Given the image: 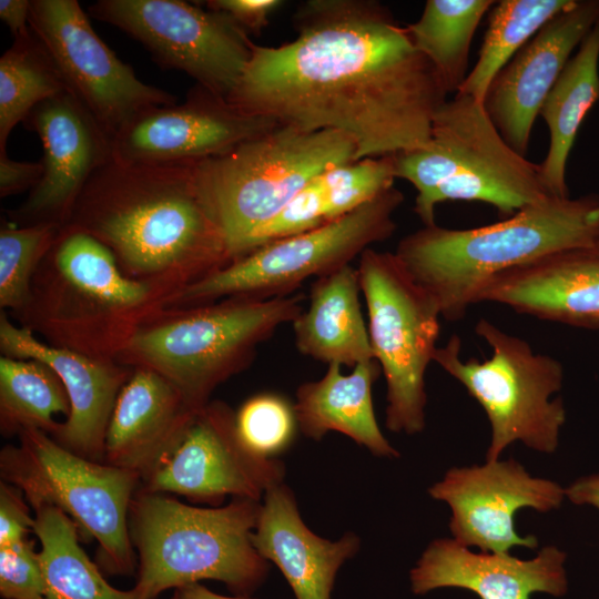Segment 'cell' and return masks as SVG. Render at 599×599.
<instances>
[{"label": "cell", "mask_w": 599, "mask_h": 599, "mask_svg": "<svg viewBox=\"0 0 599 599\" xmlns=\"http://www.w3.org/2000/svg\"><path fill=\"white\" fill-rule=\"evenodd\" d=\"M296 38L252 43L226 100L240 111L305 130H335L356 160L428 143L447 91L405 26L373 0H307L294 16Z\"/></svg>", "instance_id": "6da1fadb"}, {"label": "cell", "mask_w": 599, "mask_h": 599, "mask_svg": "<svg viewBox=\"0 0 599 599\" xmlns=\"http://www.w3.org/2000/svg\"><path fill=\"white\" fill-rule=\"evenodd\" d=\"M195 162L112 156L91 176L67 224L104 244L129 277L175 295L231 262L200 191Z\"/></svg>", "instance_id": "7a4b0ae2"}, {"label": "cell", "mask_w": 599, "mask_h": 599, "mask_svg": "<svg viewBox=\"0 0 599 599\" xmlns=\"http://www.w3.org/2000/svg\"><path fill=\"white\" fill-rule=\"evenodd\" d=\"M599 195L548 196L502 221L466 230L437 224L404 236L394 252L447 321L463 318L497 275L566 250L596 248Z\"/></svg>", "instance_id": "3957f363"}, {"label": "cell", "mask_w": 599, "mask_h": 599, "mask_svg": "<svg viewBox=\"0 0 599 599\" xmlns=\"http://www.w3.org/2000/svg\"><path fill=\"white\" fill-rule=\"evenodd\" d=\"M174 292L134 280L89 233L65 224L35 271L27 304L11 314L45 343L116 361L136 329Z\"/></svg>", "instance_id": "277c9868"}, {"label": "cell", "mask_w": 599, "mask_h": 599, "mask_svg": "<svg viewBox=\"0 0 599 599\" xmlns=\"http://www.w3.org/2000/svg\"><path fill=\"white\" fill-rule=\"evenodd\" d=\"M260 509V501L247 498L197 507L138 487L129 509L139 558L133 589L142 599H155L169 589L216 580L248 597L268 572V561L252 542Z\"/></svg>", "instance_id": "5b68a950"}, {"label": "cell", "mask_w": 599, "mask_h": 599, "mask_svg": "<svg viewBox=\"0 0 599 599\" xmlns=\"http://www.w3.org/2000/svg\"><path fill=\"white\" fill-rule=\"evenodd\" d=\"M304 295L233 296L166 306L134 333L116 362L155 372L199 410L212 393L253 362L258 346L302 313Z\"/></svg>", "instance_id": "8992f818"}, {"label": "cell", "mask_w": 599, "mask_h": 599, "mask_svg": "<svg viewBox=\"0 0 599 599\" xmlns=\"http://www.w3.org/2000/svg\"><path fill=\"white\" fill-rule=\"evenodd\" d=\"M393 160L395 177L417 191L424 226L436 224V206L447 201L487 203L509 217L550 196L539 164L507 144L481 102L460 93L436 111L427 144Z\"/></svg>", "instance_id": "52a82bcc"}, {"label": "cell", "mask_w": 599, "mask_h": 599, "mask_svg": "<svg viewBox=\"0 0 599 599\" xmlns=\"http://www.w3.org/2000/svg\"><path fill=\"white\" fill-rule=\"evenodd\" d=\"M345 133L277 123L220 154L195 162L202 196L221 227L231 262L250 237L322 172L356 162ZM230 262V263H231Z\"/></svg>", "instance_id": "ba28073f"}, {"label": "cell", "mask_w": 599, "mask_h": 599, "mask_svg": "<svg viewBox=\"0 0 599 599\" xmlns=\"http://www.w3.org/2000/svg\"><path fill=\"white\" fill-rule=\"evenodd\" d=\"M18 445L0 451L1 480L18 487L32 509L53 506L68 515L81 536L99 544L101 568L130 576L138 565L129 534V509L140 486L138 474L77 455L49 434L27 429Z\"/></svg>", "instance_id": "9c48e42d"}, {"label": "cell", "mask_w": 599, "mask_h": 599, "mask_svg": "<svg viewBox=\"0 0 599 599\" xmlns=\"http://www.w3.org/2000/svg\"><path fill=\"white\" fill-rule=\"evenodd\" d=\"M476 334L491 348L489 358L463 359L461 339L449 337L437 347L434 362L456 378L485 410L491 426L487 461L510 444L522 441L541 453H554L566 420L561 398L550 400L562 385L564 369L556 358L534 353L522 338L481 318Z\"/></svg>", "instance_id": "30bf717a"}, {"label": "cell", "mask_w": 599, "mask_h": 599, "mask_svg": "<svg viewBox=\"0 0 599 599\" xmlns=\"http://www.w3.org/2000/svg\"><path fill=\"white\" fill-rule=\"evenodd\" d=\"M361 292L375 361L386 382L385 426L415 435L426 424V370L437 349L440 311L395 253L372 247L359 255Z\"/></svg>", "instance_id": "8fae6325"}, {"label": "cell", "mask_w": 599, "mask_h": 599, "mask_svg": "<svg viewBox=\"0 0 599 599\" xmlns=\"http://www.w3.org/2000/svg\"><path fill=\"white\" fill-rule=\"evenodd\" d=\"M404 202L392 186L347 215L318 229L266 243L186 286L166 306H192L233 296L271 298L293 294L309 277L325 276L396 230Z\"/></svg>", "instance_id": "7c38bea8"}, {"label": "cell", "mask_w": 599, "mask_h": 599, "mask_svg": "<svg viewBox=\"0 0 599 599\" xmlns=\"http://www.w3.org/2000/svg\"><path fill=\"white\" fill-rule=\"evenodd\" d=\"M91 17L140 41L166 68L227 98L250 58L253 41L229 16L181 0H99Z\"/></svg>", "instance_id": "4fadbf2b"}, {"label": "cell", "mask_w": 599, "mask_h": 599, "mask_svg": "<svg viewBox=\"0 0 599 599\" xmlns=\"http://www.w3.org/2000/svg\"><path fill=\"white\" fill-rule=\"evenodd\" d=\"M29 26L67 90L113 136L144 111L176 98L138 79L92 28L77 0H32Z\"/></svg>", "instance_id": "5bb4252c"}, {"label": "cell", "mask_w": 599, "mask_h": 599, "mask_svg": "<svg viewBox=\"0 0 599 599\" xmlns=\"http://www.w3.org/2000/svg\"><path fill=\"white\" fill-rule=\"evenodd\" d=\"M285 467L277 458L261 456L240 438L235 412L224 402L200 408L182 436L139 489L220 504L226 496L260 501L283 484Z\"/></svg>", "instance_id": "9a60e30c"}, {"label": "cell", "mask_w": 599, "mask_h": 599, "mask_svg": "<svg viewBox=\"0 0 599 599\" xmlns=\"http://www.w3.org/2000/svg\"><path fill=\"white\" fill-rule=\"evenodd\" d=\"M428 493L450 507L449 529L456 541L494 554H509L515 546L537 548L534 535L517 532L516 512L526 507L547 512L565 497L561 486L531 477L515 459L451 468Z\"/></svg>", "instance_id": "2e32d148"}, {"label": "cell", "mask_w": 599, "mask_h": 599, "mask_svg": "<svg viewBox=\"0 0 599 599\" xmlns=\"http://www.w3.org/2000/svg\"><path fill=\"white\" fill-rule=\"evenodd\" d=\"M43 146V175L9 223L65 225L91 176L112 158V138L68 90L39 103L23 121Z\"/></svg>", "instance_id": "e0dca14e"}, {"label": "cell", "mask_w": 599, "mask_h": 599, "mask_svg": "<svg viewBox=\"0 0 599 599\" xmlns=\"http://www.w3.org/2000/svg\"><path fill=\"white\" fill-rule=\"evenodd\" d=\"M278 122L244 113L196 84L182 104L139 114L112 139V156L131 163L200 161L255 138Z\"/></svg>", "instance_id": "ac0fdd59"}, {"label": "cell", "mask_w": 599, "mask_h": 599, "mask_svg": "<svg viewBox=\"0 0 599 599\" xmlns=\"http://www.w3.org/2000/svg\"><path fill=\"white\" fill-rule=\"evenodd\" d=\"M599 21V0H576L541 28L502 68L483 101L517 153L526 155L540 108L572 51Z\"/></svg>", "instance_id": "d6986e66"}, {"label": "cell", "mask_w": 599, "mask_h": 599, "mask_svg": "<svg viewBox=\"0 0 599 599\" xmlns=\"http://www.w3.org/2000/svg\"><path fill=\"white\" fill-rule=\"evenodd\" d=\"M0 351L12 358L41 361L58 374L70 399V414L51 437L77 455L103 461L108 425L133 368L42 342L27 327L13 323L3 309Z\"/></svg>", "instance_id": "ffe728a7"}, {"label": "cell", "mask_w": 599, "mask_h": 599, "mask_svg": "<svg viewBox=\"0 0 599 599\" xmlns=\"http://www.w3.org/2000/svg\"><path fill=\"white\" fill-rule=\"evenodd\" d=\"M565 560L566 554L554 546L521 560L509 554H475L455 539H436L410 570L412 590L425 595L463 588L480 599H530L535 592L560 597L567 591Z\"/></svg>", "instance_id": "44dd1931"}, {"label": "cell", "mask_w": 599, "mask_h": 599, "mask_svg": "<svg viewBox=\"0 0 599 599\" xmlns=\"http://www.w3.org/2000/svg\"><path fill=\"white\" fill-rule=\"evenodd\" d=\"M478 302L583 328H599V251L548 254L494 277Z\"/></svg>", "instance_id": "7402d4cb"}, {"label": "cell", "mask_w": 599, "mask_h": 599, "mask_svg": "<svg viewBox=\"0 0 599 599\" xmlns=\"http://www.w3.org/2000/svg\"><path fill=\"white\" fill-rule=\"evenodd\" d=\"M196 412L162 376L133 368L108 425L103 463L133 471L141 481L175 446Z\"/></svg>", "instance_id": "603a6c76"}, {"label": "cell", "mask_w": 599, "mask_h": 599, "mask_svg": "<svg viewBox=\"0 0 599 599\" xmlns=\"http://www.w3.org/2000/svg\"><path fill=\"white\" fill-rule=\"evenodd\" d=\"M252 542L281 570L296 599H331L337 571L361 546L353 532L334 541L314 534L284 483L264 495Z\"/></svg>", "instance_id": "cb8c5ba5"}, {"label": "cell", "mask_w": 599, "mask_h": 599, "mask_svg": "<svg viewBox=\"0 0 599 599\" xmlns=\"http://www.w3.org/2000/svg\"><path fill=\"white\" fill-rule=\"evenodd\" d=\"M380 372L375 359L357 364L349 374L329 364L319 379L301 384L294 402L298 430L316 441L337 432L377 457H398L374 412L373 385Z\"/></svg>", "instance_id": "d4e9b609"}, {"label": "cell", "mask_w": 599, "mask_h": 599, "mask_svg": "<svg viewBox=\"0 0 599 599\" xmlns=\"http://www.w3.org/2000/svg\"><path fill=\"white\" fill-rule=\"evenodd\" d=\"M395 179L393 155L367 158L322 172L250 237L243 256L272 241L347 215L394 186Z\"/></svg>", "instance_id": "484cf974"}, {"label": "cell", "mask_w": 599, "mask_h": 599, "mask_svg": "<svg viewBox=\"0 0 599 599\" xmlns=\"http://www.w3.org/2000/svg\"><path fill=\"white\" fill-rule=\"evenodd\" d=\"M361 293L357 267L351 264L316 278L308 307L292 323L297 351L327 365L355 367L375 359Z\"/></svg>", "instance_id": "4316f807"}, {"label": "cell", "mask_w": 599, "mask_h": 599, "mask_svg": "<svg viewBox=\"0 0 599 599\" xmlns=\"http://www.w3.org/2000/svg\"><path fill=\"white\" fill-rule=\"evenodd\" d=\"M598 100L599 21L581 41L539 111L549 131V146L539 171L550 196L569 197L568 158L583 119Z\"/></svg>", "instance_id": "83f0119b"}, {"label": "cell", "mask_w": 599, "mask_h": 599, "mask_svg": "<svg viewBox=\"0 0 599 599\" xmlns=\"http://www.w3.org/2000/svg\"><path fill=\"white\" fill-rule=\"evenodd\" d=\"M33 510L44 599H142L133 588L120 590L105 580L80 546L78 527L61 509L44 505Z\"/></svg>", "instance_id": "f1b7e54d"}, {"label": "cell", "mask_w": 599, "mask_h": 599, "mask_svg": "<svg viewBox=\"0 0 599 599\" xmlns=\"http://www.w3.org/2000/svg\"><path fill=\"white\" fill-rule=\"evenodd\" d=\"M494 4L493 0H427L419 19L405 26L447 93H456L467 78L473 38Z\"/></svg>", "instance_id": "f546056e"}, {"label": "cell", "mask_w": 599, "mask_h": 599, "mask_svg": "<svg viewBox=\"0 0 599 599\" xmlns=\"http://www.w3.org/2000/svg\"><path fill=\"white\" fill-rule=\"evenodd\" d=\"M70 414V399L58 374L33 358L0 357V430L6 437L27 429L53 436Z\"/></svg>", "instance_id": "4dcf8cb0"}, {"label": "cell", "mask_w": 599, "mask_h": 599, "mask_svg": "<svg viewBox=\"0 0 599 599\" xmlns=\"http://www.w3.org/2000/svg\"><path fill=\"white\" fill-rule=\"evenodd\" d=\"M576 0H501L495 2L478 59L456 93L481 102L502 68L551 19Z\"/></svg>", "instance_id": "1f68e13d"}, {"label": "cell", "mask_w": 599, "mask_h": 599, "mask_svg": "<svg viewBox=\"0 0 599 599\" xmlns=\"http://www.w3.org/2000/svg\"><path fill=\"white\" fill-rule=\"evenodd\" d=\"M67 90L39 39H16L0 58V152L13 128L42 101Z\"/></svg>", "instance_id": "d6a6232c"}, {"label": "cell", "mask_w": 599, "mask_h": 599, "mask_svg": "<svg viewBox=\"0 0 599 599\" xmlns=\"http://www.w3.org/2000/svg\"><path fill=\"white\" fill-rule=\"evenodd\" d=\"M61 226L6 223L0 230V306L10 314L28 302L32 277L52 247Z\"/></svg>", "instance_id": "836d02e7"}, {"label": "cell", "mask_w": 599, "mask_h": 599, "mask_svg": "<svg viewBox=\"0 0 599 599\" xmlns=\"http://www.w3.org/2000/svg\"><path fill=\"white\" fill-rule=\"evenodd\" d=\"M235 425L242 441L268 458L287 450L298 430L294 403L270 392L247 398L235 412Z\"/></svg>", "instance_id": "e575fe53"}, {"label": "cell", "mask_w": 599, "mask_h": 599, "mask_svg": "<svg viewBox=\"0 0 599 599\" xmlns=\"http://www.w3.org/2000/svg\"><path fill=\"white\" fill-rule=\"evenodd\" d=\"M0 596L3 599H44L39 552L29 538L0 547Z\"/></svg>", "instance_id": "d590c367"}, {"label": "cell", "mask_w": 599, "mask_h": 599, "mask_svg": "<svg viewBox=\"0 0 599 599\" xmlns=\"http://www.w3.org/2000/svg\"><path fill=\"white\" fill-rule=\"evenodd\" d=\"M27 502L18 487L0 481V547L22 541L33 532L34 516Z\"/></svg>", "instance_id": "8d00e7d4"}, {"label": "cell", "mask_w": 599, "mask_h": 599, "mask_svg": "<svg viewBox=\"0 0 599 599\" xmlns=\"http://www.w3.org/2000/svg\"><path fill=\"white\" fill-rule=\"evenodd\" d=\"M207 9L229 16L245 32L258 34L274 11L283 6L280 0H209Z\"/></svg>", "instance_id": "74e56055"}, {"label": "cell", "mask_w": 599, "mask_h": 599, "mask_svg": "<svg viewBox=\"0 0 599 599\" xmlns=\"http://www.w3.org/2000/svg\"><path fill=\"white\" fill-rule=\"evenodd\" d=\"M42 162H20L0 152V196L32 190L43 175Z\"/></svg>", "instance_id": "f35d334b"}, {"label": "cell", "mask_w": 599, "mask_h": 599, "mask_svg": "<svg viewBox=\"0 0 599 599\" xmlns=\"http://www.w3.org/2000/svg\"><path fill=\"white\" fill-rule=\"evenodd\" d=\"M30 4L29 0H0V18L10 29L14 40L31 33Z\"/></svg>", "instance_id": "ab89813d"}, {"label": "cell", "mask_w": 599, "mask_h": 599, "mask_svg": "<svg viewBox=\"0 0 599 599\" xmlns=\"http://www.w3.org/2000/svg\"><path fill=\"white\" fill-rule=\"evenodd\" d=\"M565 496L576 505H591L599 509V474L576 480L565 489Z\"/></svg>", "instance_id": "60d3db41"}, {"label": "cell", "mask_w": 599, "mask_h": 599, "mask_svg": "<svg viewBox=\"0 0 599 599\" xmlns=\"http://www.w3.org/2000/svg\"><path fill=\"white\" fill-rule=\"evenodd\" d=\"M172 597L174 599H254L246 596H222L200 585L199 582L175 589Z\"/></svg>", "instance_id": "b9f144b4"}, {"label": "cell", "mask_w": 599, "mask_h": 599, "mask_svg": "<svg viewBox=\"0 0 599 599\" xmlns=\"http://www.w3.org/2000/svg\"><path fill=\"white\" fill-rule=\"evenodd\" d=\"M596 248H597V250L599 251V243H598V245H597V247H596Z\"/></svg>", "instance_id": "7bdbcfd3"}, {"label": "cell", "mask_w": 599, "mask_h": 599, "mask_svg": "<svg viewBox=\"0 0 599 599\" xmlns=\"http://www.w3.org/2000/svg\"><path fill=\"white\" fill-rule=\"evenodd\" d=\"M172 599H174V598L172 597Z\"/></svg>", "instance_id": "ee69618b"}]
</instances>
